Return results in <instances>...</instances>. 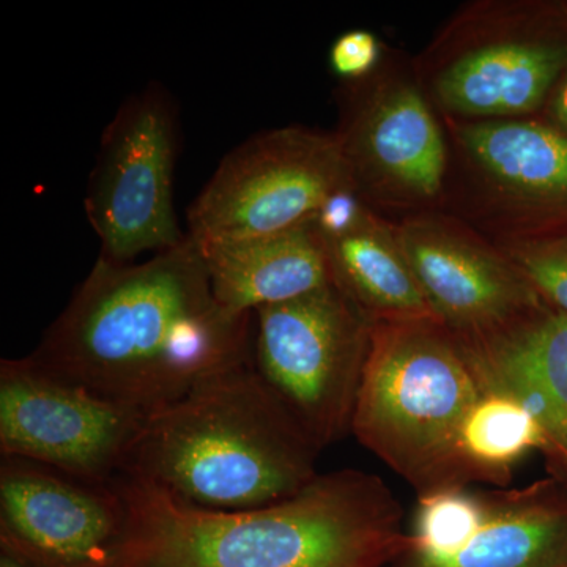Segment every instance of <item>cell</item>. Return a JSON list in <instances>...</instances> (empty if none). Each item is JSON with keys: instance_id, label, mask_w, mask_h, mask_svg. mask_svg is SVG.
<instances>
[{"instance_id": "cell-2", "label": "cell", "mask_w": 567, "mask_h": 567, "mask_svg": "<svg viewBox=\"0 0 567 567\" xmlns=\"http://www.w3.org/2000/svg\"><path fill=\"white\" fill-rule=\"evenodd\" d=\"M111 486L125 513L112 567H390L410 547L393 492L360 470L241 511L188 505L128 475Z\"/></svg>"}, {"instance_id": "cell-3", "label": "cell", "mask_w": 567, "mask_h": 567, "mask_svg": "<svg viewBox=\"0 0 567 567\" xmlns=\"http://www.w3.org/2000/svg\"><path fill=\"white\" fill-rule=\"evenodd\" d=\"M317 454L248 361L145 417L121 475L205 509H254L309 486Z\"/></svg>"}, {"instance_id": "cell-4", "label": "cell", "mask_w": 567, "mask_h": 567, "mask_svg": "<svg viewBox=\"0 0 567 567\" xmlns=\"http://www.w3.org/2000/svg\"><path fill=\"white\" fill-rule=\"evenodd\" d=\"M483 385L464 342L440 319L374 322L352 434L417 495L477 480L461 450Z\"/></svg>"}, {"instance_id": "cell-9", "label": "cell", "mask_w": 567, "mask_h": 567, "mask_svg": "<svg viewBox=\"0 0 567 567\" xmlns=\"http://www.w3.org/2000/svg\"><path fill=\"white\" fill-rule=\"evenodd\" d=\"M123 520V503L111 483H85L3 458L0 551L33 567H112Z\"/></svg>"}, {"instance_id": "cell-10", "label": "cell", "mask_w": 567, "mask_h": 567, "mask_svg": "<svg viewBox=\"0 0 567 567\" xmlns=\"http://www.w3.org/2000/svg\"><path fill=\"white\" fill-rule=\"evenodd\" d=\"M394 233L425 300L454 333H491L547 305L506 254L450 223L413 219Z\"/></svg>"}, {"instance_id": "cell-12", "label": "cell", "mask_w": 567, "mask_h": 567, "mask_svg": "<svg viewBox=\"0 0 567 567\" xmlns=\"http://www.w3.org/2000/svg\"><path fill=\"white\" fill-rule=\"evenodd\" d=\"M358 193L405 200L435 197L446 174V145L424 96L412 85L380 87L338 133Z\"/></svg>"}, {"instance_id": "cell-19", "label": "cell", "mask_w": 567, "mask_h": 567, "mask_svg": "<svg viewBox=\"0 0 567 567\" xmlns=\"http://www.w3.org/2000/svg\"><path fill=\"white\" fill-rule=\"evenodd\" d=\"M491 509V495L468 494L464 487L421 495L409 550L425 557H450L484 527Z\"/></svg>"}, {"instance_id": "cell-5", "label": "cell", "mask_w": 567, "mask_h": 567, "mask_svg": "<svg viewBox=\"0 0 567 567\" xmlns=\"http://www.w3.org/2000/svg\"><path fill=\"white\" fill-rule=\"evenodd\" d=\"M372 327L334 282L254 312V372L319 453L352 431Z\"/></svg>"}, {"instance_id": "cell-6", "label": "cell", "mask_w": 567, "mask_h": 567, "mask_svg": "<svg viewBox=\"0 0 567 567\" xmlns=\"http://www.w3.org/2000/svg\"><path fill=\"white\" fill-rule=\"evenodd\" d=\"M181 117L162 84L130 95L104 128L89 178L84 210L99 237L100 257L134 264L185 240L174 205Z\"/></svg>"}, {"instance_id": "cell-17", "label": "cell", "mask_w": 567, "mask_h": 567, "mask_svg": "<svg viewBox=\"0 0 567 567\" xmlns=\"http://www.w3.org/2000/svg\"><path fill=\"white\" fill-rule=\"evenodd\" d=\"M338 289L372 322L439 319L393 230L371 212L354 229L322 240Z\"/></svg>"}, {"instance_id": "cell-22", "label": "cell", "mask_w": 567, "mask_h": 567, "mask_svg": "<svg viewBox=\"0 0 567 567\" xmlns=\"http://www.w3.org/2000/svg\"><path fill=\"white\" fill-rule=\"evenodd\" d=\"M368 207L361 199V194L350 183L341 186L327 197L322 207L317 210L312 223L322 240H333L350 233L368 215Z\"/></svg>"}, {"instance_id": "cell-16", "label": "cell", "mask_w": 567, "mask_h": 567, "mask_svg": "<svg viewBox=\"0 0 567 567\" xmlns=\"http://www.w3.org/2000/svg\"><path fill=\"white\" fill-rule=\"evenodd\" d=\"M484 527L450 557L406 550L390 567H567V483L491 495Z\"/></svg>"}, {"instance_id": "cell-24", "label": "cell", "mask_w": 567, "mask_h": 567, "mask_svg": "<svg viewBox=\"0 0 567 567\" xmlns=\"http://www.w3.org/2000/svg\"><path fill=\"white\" fill-rule=\"evenodd\" d=\"M0 567H33L22 559L13 557V555L0 551Z\"/></svg>"}, {"instance_id": "cell-1", "label": "cell", "mask_w": 567, "mask_h": 567, "mask_svg": "<svg viewBox=\"0 0 567 567\" xmlns=\"http://www.w3.org/2000/svg\"><path fill=\"white\" fill-rule=\"evenodd\" d=\"M254 315L216 300L189 235L145 262L100 257L32 353L54 374L148 416L251 361Z\"/></svg>"}, {"instance_id": "cell-14", "label": "cell", "mask_w": 567, "mask_h": 567, "mask_svg": "<svg viewBox=\"0 0 567 567\" xmlns=\"http://www.w3.org/2000/svg\"><path fill=\"white\" fill-rule=\"evenodd\" d=\"M566 70V37L509 29L481 37L443 63L435 99L454 114L505 121L539 110Z\"/></svg>"}, {"instance_id": "cell-15", "label": "cell", "mask_w": 567, "mask_h": 567, "mask_svg": "<svg viewBox=\"0 0 567 567\" xmlns=\"http://www.w3.org/2000/svg\"><path fill=\"white\" fill-rule=\"evenodd\" d=\"M194 244L216 300L240 315H254L333 282L327 249L312 219L267 237Z\"/></svg>"}, {"instance_id": "cell-18", "label": "cell", "mask_w": 567, "mask_h": 567, "mask_svg": "<svg viewBox=\"0 0 567 567\" xmlns=\"http://www.w3.org/2000/svg\"><path fill=\"white\" fill-rule=\"evenodd\" d=\"M546 445L536 417L507 395L484 394L462 425L461 450L480 481L506 483L525 454Z\"/></svg>"}, {"instance_id": "cell-23", "label": "cell", "mask_w": 567, "mask_h": 567, "mask_svg": "<svg viewBox=\"0 0 567 567\" xmlns=\"http://www.w3.org/2000/svg\"><path fill=\"white\" fill-rule=\"evenodd\" d=\"M550 117L554 122L551 126L567 136V70L551 93Z\"/></svg>"}, {"instance_id": "cell-8", "label": "cell", "mask_w": 567, "mask_h": 567, "mask_svg": "<svg viewBox=\"0 0 567 567\" xmlns=\"http://www.w3.org/2000/svg\"><path fill=\"white\" fill-rule=\"evenodd\" d=\"M145 415L104 401L35 358L0 363V453L92 484L121 475Z\"/></svg>"}, {"instance_id": "cell-20", "label": "cell", "mask_w": 567, "mask_h": 567, "mask_svg": "<svg viewBox=\"0 0 567 567\" xmlns=\"http://www.w3.org/2000/svg\"><path fill=\"white\" fill-rule=\"evenodd\" d=\"M505 254L548 305L567 312V233L517 238Z\"/></svg>"}, {"instance_id": "cell-11", "label": "cell", "mask_w": 567, "mask_h": 567, "mask_svg": "<svg viewBox=\"0 0 567 567\" xmlns=\"http://www.w3.org/2000/svg\"><path fill=\"white\" fill-rule=\"evenodd\" d=\"M457 140L487 200L525 237L567 233V136L532 121L458 126Z\"/></svg>"}, {"instance_id": "cell-21", "label": "cell", "mask_w": 567, "mask_h": 567, "mask_svg": "<svg viewBox=\"0 0 567 567\" xmlns=\"http://www.w3.org/2000/svg\"><path fill=\"white\" fill-rule=\"evenodd\" d=\"M380 44L374 33L349 31L336 39L330 50V66L342 80H360L379 62Z\"/></svg>"}, {"instance_id": "cell-7", "label": "cell", "mask_w": 567, "mask_h": 567, "mask_svg": "<svg viewBox=\"0 0 567 567\" xmlns=\"http://www.w3.org/2000/svg\"><path fill=\"white\" fill-rule=\"evenodd\" d=\"M350 183L338 134L301 126L252 134L224 156L194 199L188 235L200 244L286 233L311 221Z\"/></svg>"}, {"instance_id": "cell-13", "label": "cell", "mask_w": 567, "mask_h": 567, "mask_svg": "<svg viewBox=\"0 0 567 567\" xmlns=\"http://www.w3.org/2000/svg\"><path fill=\"white\" fill-rule=\"evenodd\" d=\"M457 336L484 393L507 395L536 417L544 453L567 483V312L547 303L491 333Z\"/></svg>"}]
</instances>
